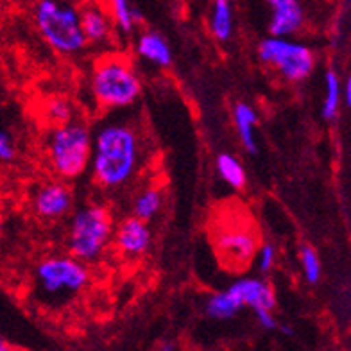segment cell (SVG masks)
<instances>
[{
    "label": "cell",
    "mask_w": 351,
    "mask_h": 351,
    "mask_svg": "<svg viewBox=\"0 0 351 351\" xmlns=\"http://www.w3.org/2000/svg\"><path fill=\"white\" fill-rule=\"evenodd\" d=\"M14 158V143L8 131H0V160L4 163L11 162Z\"/></svg>",
    "instance_id": "cell-25"
},
{
    "label": "cell",
    "mask_w": 351,
    "mask_h": 351,
    "mask_svg": "<svg viewBox=\"0 0 351 351\" xmlns=\"http://www.w3.org/2000/svg\"><path fill=\"white\" fill-rule=\"evenodd\" d=\"M242 308L237 298L230 292V289L222 292H215L206 301V314L212 319H231Z\"/></svg>",
    "instance_id": "cell-20"
},
{
    "label": "cell",
    "mask_w": 351,
    "mask_h": 351,
    "mask_svg": "<svg viewBox=\"0 0 351 351\" xmlns=\"http://www.w3.org/2000/svg\"><path fill=\"white\" fill-rule=\"evenodd\" d=\"M72 192L63 181H47L34 190L31 206L36 217L43 221H58L63 219L72 208Z\"/></svg>",
    "instance_id": "cell-9"
},
{
    "label": "cell",
    "mask_w": 351,
    "mask_h": 351,
    "mask_svg": "<svg viewBox=\"0 0 351 351\" xmlns=\"http://www.w3.org/2000/svg\"><path fill=\"white\" fill-rule=\"evenodd\" d=\"M81 23H83L84 36L92 45H104L113 36L115 22L104 4L97 2H84L81 5Z\"/></svg>",
    "instance_id": "cell-12"
},
{
    "label": "cell",
    "mask_w": 351,
    "mask_h": 351,
    "mask_svg": "<svg viewBox=\"0 0 351 351\" xmlns=\"http://www.w3.org/2000/svg\"><path fill=\"white\" fill-rule=\"evenodd\" d=\"M163 206V194L158 186H145L134 195L131 203V213L134 217L149 222L156 217Z\"/></svg>",
    "instance_id": "cell-16"
},
{
    "label": "cell",
    "mask_w": 351,
    "mask_h": 351,
    "mask_svg": "<svg viewBox=\"0 0 351 351\" xmlns=\"http://www.w3.org/2000/svg\"><path fill=\"white\" fill-rule=\"evenodd\" d=\"M90 92L102 110L133 106L142 93V81L133 63L121 54H104L93 63Z\"/></svg>",
    "instance_id": "cell-3"
},
{
    "label": "cell",
    "mask_w": 351,
    "mask_h": 351,
    "mask_svg": "<svg viewBox=\"0 0 351 351\" xmlns=\"http://www.w3.org/2000/svg\"><path fill=\"white\" fill-rule=\"evenodd\" d=\"M33 22L47 45L63 56H75L88 45L81 23V8L72 0H38Z\"/></svg>",
    "instance_id": "cell-2"
},
{
    "label": "cell",
    "mask_w": 351,
    "mask_h": 351,
    "mask_svg": "<svg viewBox=\"0 0 351 351\" xmlns=\"http://www.w3.org/2000/svg\"><path fill=\"white\" fill-rule=\"evenodd\" d=\"M228 289L241 303L242 308L250 306L254 312V310L260 308L273 310L276 306V296H274L273 287L263 280H258V278H241V280L231 283Z\"/></svg>",
    "instance_id": "cell-13"
},
{
    "label": "cell",
    "mask_w": 351,
    "mask_h": 351,
    "mask_svg": "<svg viewBox=\"0 0 351 351\" xmlns=\"http://www.w3.org/2000/svg\"><path fill=\"white\" fill-rule=\"evenodd\" d=\"M14 2H19V4H36L38 0H14Z\"/></svg>",
    "instance_id": "cell-30"
},
{
    "label": "cell",
    "mask_w": 351,
    "mask_h": 351,
    "mask_svg": "<svg viewBox=\"0 0 351 351\" xmlns=\"http://www.w3.org/2000/svg\"><path fill=\"white\" fill-rule=\"evenodd\" d=\"M143 142L134 124L121 121L104 122L93 133L92 178L95 185L115 190L128 185L138 171Z\"/></svg>",
    "instance_id": "cell-1"
},
{
    "label": "cell",
    "mask_w": 351,
    "mask_h": 351,
    "mask_svg": "<svg viewBox=\"0 0 351 351\" xmlns=\"http://www.w3.org/2000/svg\"><path fill=\"white\" fill-rule=\"evenodd\" d=\"M210 31L217 42H228L233 34V10L230 0H213Z\"/></svg>",
    "instance_id": "cell-17"
},
{
    "label": "cell",
    "mask_w": 351,
    "mask_h": 351,
    "mask_svg": "<svg viewBox=\"0 0 351 351\" xmlns=\"http://www.w3.org/2000/svg\"><path fill=\"white\" fill-rule=\"evenodd\" d=\"M254 315H256V321H258L262 328H265V330H276L278 328V323L273 315V310H267V308L254 310Z\"/></svg>",
    "instance_id": "cell-26"
},
{
    "label": "cell",
    "mask_w": 351,
    "mask_h": 351,
    "mask_svg": "<svg viewBox=\"0 0 351 351\" xmlns=\"http://www.w3.org/2000/svg\"><path fill=\"white\" fill-rule=\"evenodd\" d=\"M344 101H346V106L351 108V75L344 83Z\"/></svg>",
    "instance_id": "cell-27"
},
{
    "label": "cell",
    "mask_w": 351,
    "mask_h": 351,
    "mask_svg": "<svg viewBox=\"0 0 351 351\" xmlns=\"http://www.w3.org/2000/svg\"><path fill=\"white\" fill-rule=\"evenodd\" d=\"M217 250L224 262L231 263L233 267H245L254 254L258 253V241L253 231L245 226H228L219 231Z\"/></svg>",
    "instance_id": "cell-8"
},
{
    "label": "cell",
    "mask_w": 351,
    "mask_h": 351,
    "mask_svg": "<svg viewBox=\"0 0 351 351\" xmlns=\"http://www.w3.org/2000/svg\"><path fill=\"white\" fill-rule=\"evenodd\" d=\"M271 8L269 33L271 36H292L305 22L300 0H265Z\"/></svg>",
    "instance_id": "cell-11"
},
{
    "label": "cell",
    "mask_w": 351,
    "mask_h": 351,
    "mask_svg": "<svg viewBox=\"0 0 351 351\" xmlns=\"http://www.w3.org/2000/svg\"><path fill=\"white\" fill-rule=\"evenodd\" d=\"M258 58L289 83L305 81L314 70V52L289 36H269L258 45Z\"/></svg>",
    "instance_id": "cell-7"
},
{
    "label": "cell",
    "mask_w": 351,
    "mask_h": 351,
    "mask_svg": "<svg viewBox=\"0 0 351 351\" xmlns=\"http://www.w3.org/2000/svg\"><path fill=\"white\" fill-rule=\"evenodd\" d=\"M108 11L115 22V27L124 34H131L140 22L138 11L131 5L130 0H108Z\"/></svg>",
    "instance_id": "cell-19"
},
{
    "label": "cell",
    "mask_w": 351,
    "mask_h": 351,
    "mask_svg": "<svg viewBox=\"0 0 351 351\" xmlns=\"http://www.w3.org/2000/svg\"><path fill=\"white\" fill-rule=\"evenodd\" d=\"M134 51H136V54L142 60H145L154 66H160V69H165V66L172 63L171 45L156 31H143V33H140L136 36Z\"/></svg>",
    "instance_id": "cell-14"
},
{
    "label": "cell",
    "mask_w": 351,
    "mask_h": 351,
    "mask_svg": "<svg viewBox=\"0 0 351 351\" xmlns=\"http://www.w3.org/2000/svg\"><path fill=\"white\" fill-rule=\"evenodd\" d=\"M43 117H45L47 122H51V128H56V125H63L72 122L74 119V111H72V106L70 102L63 97H54L51 101H47L45 111H43Z\"/></svg>",
    "instance_id": "cell-22"
},
{
    "label": "cell",
    "mask_w": 351,
    "mask_h": 351,
    "mask_svg": "<svg viewBox=\"0 0 351 351\" xmlns=\"http://www.w3.org/2000/svg\"><path fill=\"white\" fill-rule=\"evenodd\" d=\"M158 351H178V350H176L174 344H171V342H165V344H163V346L160 348Z\"/></svg>",
    "instance_id": "cell-28"
},
{
    "label": "cell",
    "mask_w": 351,
    "mask_h": 351,
    "mask_svg": "<svg viewBox=\"0 0 351 351\" xmlns=\"http://www.w3.org/2000/svg\"><path fill=\"white\" fill-rule=\"evenodd\" d=\"M217 172L221 176V180L230 185L231 189L242 190L247 183V176H245L244 167H242L241 160L230 153H221L217 156Z\"/></svg>",
    "instance_id": "cell-18"
},
{
    "label": "cell",
    "mask_w": 351,
    "mask_h": 351,
    "mask_svg": "<svg viewBox=\"0 0 351 351\" xmlns=\"http://www.w3.org/2000/svg\"><path fill=\"white\" fill-rule=\"evenodd\" d=\"M324 102L323 110H321V115H323L324 121H333L339 113V106H341L342 99V88L341 81H339L337 74L333 70H328L324 74Z\"/></svg>",
    "instance_id": "cell-21"
},
{
    "label": "cell",
    "mask_w": 351,
    "mask_h": 351,
    "mask_svg": "<svg viewBox=\"0 0 351 351\" xmlns=\"http://www.w3.org/2000/svg\"><path fill=\"white\" fill-rule=\"evenodd\" d=\"M115 219L104 203H88L72 213L65 244L72 256L84 263L97 262L115 233Z\"/></svg>",
    "instance_id": "cell-4"
},
{
    "label": "cell",
    "mask_w": 351,
    "mask_h": 351,
    "mask_svg": "<svg viewBox=\"0 0 351 351\" xmlns=\"http://www.w3.org/2000/svg\"><path fill=\"white\" fill-rule=\"evenodd\" d=\"M34 285L42 296L65 301L83 291L90 282L86 263L72 254H51L36 263Z\"/></svg>",
    "instance_id": "cell-6"
},
{
    "label": "cell",
    "mask_w": 351,
    "mask_h": 351,
    "mask_svg": "<svg viewBox=\"0 0 351 351\" xmlns=\"http://www.w3.org/2000/svg\"><path fill=\"white\" fill-rule=\"evenodd\" d=\"M0 351H13V350H11V346L8 344V342L2 341V342H0Z\"/></svg>",
    "instance_id": "cell-29"
},
{
    "label": "cell",
    "mask_w": 351,
    "mask_h": 351,
    "mask_svg": "<svg viewBox=\"0 0 351 351\" xmlns=\"http://www.w3.org/2000/svg\"><path fill=\"white\" fill-rule=\"evenodd\" d=\"M276 260V250L273 244H262L258 250V269L260 273H269Z\"/></svg>",
    "instance_id": "cell-24"
},
{
    "label": "cell",
    "mask_w": 351,
    "mask_h": 351,
    "mask_svg": "<svg viewBox=\"0 0 351 351\" xmlns=\"http://www.w3.org/2000/svg\"><path fill=\"white\" fill-rule=\"evenodd\" d=\"M93 134L84 122L72 121L69 124L51 128L47 134V162L60 180H75L84 174L92 163Z\"/></svg>",
    "instance_id": "cell-5"
},
{
    "label": "cell",
    "mask_w": 351,
    "mask_h": 351,
    "mask_svg": "<svg viewBox=\"0 0 351 351\" xmlns=\"http://www.w3.org/2000/svg\"><path fill=\"white\" fill-rule=\"evenodd\" d=\"M153 242V231L149 222L134 217L133 213L122 219L115 226L113 244L115 250L125 258H140L147 253Z\"/></svg>",
    "instance_id": "cell-10"
},
{
    "label": "cell",
    "mask_w": 351,
    "mask_h": 351,
    "mask_svg": "<svg viewBox=\"0 0 351 351\" xmlns=\"http://www.w3.org/2000/svg\"><path fill=\"white\" fill-rule=\"evenodd\" d=\"M256 111L253 110L247 102H239L233 108V122H235L237 133L241 138L242 145L247 153H256V136H254V128H256Z\"/></svg>",
    "instance_id": "cell-15"
},
{
    "label": "cell",
    "mask_w": 351,
    "mask_h": 351,
    "mask_svg": "<svg viewBox=\"0 0 351 351\" xmlns=\"http://www.w3.org/2000/svg\"><path fill=\"white\" fill-rule=\"evenodd\" d=\"M300 262L306 282L312 283V285L317 283L321 280V262H319L317 253L312 245H301Z\"/></svg>",
    "instance_id": "cell-23"
}]
</instances>
